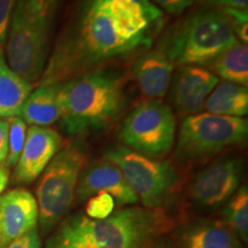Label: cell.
Segmentation results:
<instances>
[{
	"mask_svg": "<svg viewBox=\"0 0 248 248\" xmlns=\"http://www.w3.org/2000/svg\"><path fill=\"white\" fill-rule=\"evenodd\" d=\"M6 248H42L38 229L35 228L9 243Z\"/></svg>",
	"mask_w": 248,
	"mask_h": 248,
	"instance_id": "27",
	"label": "cell"
},
{
	"mask_svg": "<svg viewBox=\"0 0 248 248\" xmlns=\"http://www.w3.org/2000/svg\"><path fill=\"white\" fill-rule=\"evenodd\" d=\"M237 42L224 9H202L178 23L162 45L175 67H204Z\"/></svg>",
	"mask_w": 248,
	"mask_h": 248,
	"instance_id": "5",
	"label": "cell"
},
{
	"mask_svg": "<svg viewBox=\"0 0 248 248\" xmlns=\"http://www.w3.org/2000/svg\"><path fill=\"white\" fill-rule=\"evenodd\" d=\"M100 6L116 23L124 39L144 46L152 43L155 24L162 20V11L151 0H90Z\"/></svg>",
	"mask_w": 248,
	"mask_h": 248,
	"instance_id": "11",
	"label": "cell"
},
{
	"mask_svg": "<svg viewBox=\"0 0 248 248\" xmlns=\"http://www.w3.org/2000/svg\"><path fill=\"white\" fill-rule=\"evenodd\" d=\"M224 12L229 15L231 20L232 28H233L234 35L238 40L247 45L248 43V15L247 11L240 9L224 8Z\"/></svg>",
	"mask_w": 248,
	"mask_h": 248,
	"instance_id": "25",
	"label": "cell"
},
{
	"mask_svg": "<svg viewBox=\"0 0 248 248\" xmlns=\"http://www.w3.org/2000/svg\"><path fill=\"white\" fill-rule=\"evenodd\" d=\"M176 117L161 100L139 102L128 114L120 130L123 146L152 159L171 151L176 138Z\"/></svg>",
	"mask_w": 248,
	"mask_h": 248,
	"instance_id": "9",
	"label": "cell"
},
{
	"mask_svg": "<svg viewBox=\"0 0 248 248\" xmlns=\"http://www.w3.org/2000/svg\"><path fill=\"white\" fill-rule=\"evenodd\" d=\"M223 221L241 243L248 241V190L247 185H240L232 195L222 213Z\"/></svg>",
	"mask_w": 248,
	"mask_h": 248,
	"instance_id": "22",
	"label": "cell"
},
{
	"mask_svg": "<svg viewBox=\"0 0 248 248\" xmlns=\"http://www.w3.org/2000/svg\"><path fill=\"white\" fill-rule=\"evenodd\" d=\"M218 80V77L202 66L177 67L171 89V102L178 115L185 119L201 113L204 101Z\"/></svg>",
	"mask_w": 248,
	"mask_h": 248,
	"instance_id": "13",
	"label": "cell"
},
{
	"mask_svg": "<svg viewBox=\"0 0 248 248\" xmlns=\"http://www.w3.org/2000/svg\"><path fill=\"white\" fill-rule=\"evenodd\" d=\"M32 91V85L9 67L4 46L0 45V119L20 115L24 101Z\"/></svg>",
	"mask_w": 248,
	"mask_h": 248,
	"instance_id": "19",
	"label": "cell"
},
{
	"mask_svg": "<svg viewBox=\"0 0 248 248\" xmlns=\"http://www.w3.org/2000/svg\"><path fill=\"white\" fill-rule=\"evenodd\" d=\"M100 192L110 194L119 206L128 207L138 202L137 195L130 188L120 169L105 159L82 172L75 199L84 201Z\"/></svg>",
	"mask_w": 248,
	"mask_h": 248,
	"instance_id": "14",
	"label": "cell"
},
{
	"mask_svg": "<svg viewBox=\"0 0 248 248\" xmlns=\"http://www.w3.org/2000/svg\"><path fill=\"white\" fill-rule=\"evenodd\" d=\"M104 159L120 169L145 208L160 209L178 185V173L169 162L145 156L122 145L107 150Z\"/></svg>",
	"mask_w": 248,
	"mask_h": 248,
	"instance_id": "7",
	"label": "cell"
},
{
	"mask_svg": "<svg viewBox=\"0 0 248 248\" xmlns=\"http://www.w3.org/2000/svg\"><path fill=\"white\" fill-rule=\"evenodd\" d=\"M16 0H0V45L4 46L12 12Z\"/></svg>",
	"mask_w": 248,
	"mask_h": 248,
	"instance_id": "26",
	"label": "cell"
},
{
	"mask_svg": "<svg viewBox=\"0 0 248 248\" xmlns=\"http://www.w3.org/2000/svg\"><path fill=\"white\" fill-rule=\"evenodd\" d=\"M203 108L207 113L219 116H246L248 114L247 86L224 80L210 92Z\"/></svg>",
	"mask_w": 248,
	"mask_h": 248,
	"instance_id": "20",
	"label": "cell"
},
{
	"mask_svg": "<svg viewBox=\"0 0 248 248\" xmlns=\"http://www.w3.org/2000/svg\"><path fill=\"white\" fill-rule=\"evenodd\" d=\"M18 116L27 124L43 128H47L60 121L59 84L37 86L24 101Z\"/></svg>",
	"mask_w": 248,
	"mask_h": 248,
	"instance_id": "18",
	"label": "cell"
},
{
	"mask_svg": "<svg viewBox=\"0 0 248 248\" xmlns=\"http://www.w3.org/2000/svg\"><path fill=\"white\" fill-rule=\"evenodd\" d=\"M170 14H181L194 4L195 0H153Z\"/></svg>",
	"mask_w": 248,
	"mask_h": 248,
	"instance_id": "28",
	"label": "cell"
},
{
	"mask_svg": "<svg viewBox=\"0 0 248 248\" xmlns=\"http://www.w3.org/2000/svg\"><path fill=\"white\" fill-rule=\"evenodd\" d=\"M62 138L51 128L31 125L14 171V181L23 184L35 182L60 151Z\"/></svg>",
	"mask_w": 248,
	"mask_h": 248,
	"instance_id": "12",
	"label": "cell"
},
{
	"mask_svg": "<svg viewBox=\"0 0 248 248\" xmlns=\"http://www.w3.org/2000/svg\"><path fill=\"white\" fill-rule=\"evenodd\" d=\"M140 46L124 39L110 15L88 0L79 16L59 37L37 86L60 84L97 70L110 59Z\"/></svg>",
	"mask_w": 248,
	"mask_h": 248,
	"instance_id": "1",
	"label": "cell"
},
{
	"mask_svg": "<svg viewBox=\"0 0 248 248\" xmlns=\"http://www.w3.org/2000/svg\"><path fill=\"white\" fill-rule=\"evenodd\" d=\"M142 248H173V245L171 239L159 237L156 238V239L152 240L151 243H148L147 245H145Z\"/></svg>",
	"mask_w": 248,
	"mask_h": 248,
	"instance_id": "31",
	"label": "cell"
},
{
	"mask_svg": "<svg viewBox=\"0 0 248 248\" xmlns=\"http://www.w3.org/2000/svg\"><path fill=\"white\" fill-rule=\"evenodd\" d=\"M161 209L128 206L106 218L76 214L48 238L45 248H142L169 229Z\"/></svg>",
	"mask_w": 248,
	"mask_h": 248,
	"instance_id": "2",
	"label": "cell"
},
{
	"mask_svg": "<svg viewBox=\"0 0 248 248\" xmlns=\"http://www.w3.org/2000/svg\"><path fill=\"white\" fill-rule=\"evenodd\" d=\"M218 78L226 82L247 86L248 84V48L247 45L238 40L231 47L213 59L204 68Z\"/></svg>",
	"mask_w": 248,
	"mask_h": 248,
	"instance_id": "21",
	"label": "cell"
},
{
	"mask_svg": "<svg viewBox=\"0 0 248 248\" xmlns=\"http://www.w3.org/2000/svg\"><path fill=\"white\" fill-rule=\"evenodd\" d=\"M8 119H0V166L5 163L8 153Z\"/></svg>",
	"mask_w": 248,
	"mask_h": 248,
	"instance_id": "29",
	"label": "cell"
},
{
	"mask_svg": "<svg viewBox=\"0 0 248 248\" xmlns=\"http://www.w3.org/2000/svg\"><path fill=\"white\" fill-rule=\"evenodd\" d=\"M9 132H8V153L4 166L11 169L15 167L22 152L24 141L27 136V123L20 116H14L8 119Z\"/></svg>",
	"mask_w": 248,
	"mask_h": 248,
	"instance_id": "23",
	"label": "cell"
},
{
	"mask_svg": "<svg viewBox=\"0 0 248 248\" xmlns=\"http://www.w3.org/2000/svg\"><path fill=\"white\" fill-rule=\"evenodd\" d=\"M0 216L4 248L9 243L37 228L38 204L24 188H15L0 195Z\"/></svg>",
	"mask_w": 248,
	"mask_h": 248,
	"instance_id": "16",
	"label": "cell"
},
{
	"mask_svg": "<svg viewBox=\"0 0 248 248\" xmlns=\"http://www.w3.org/2000/svg\"><path fill=\"white\" fill-rule=\"evenodd\" d=\"M248 122L244 117L199 113L185 117L178 132L176 154L184 160H200L246 141Z\"/></svg>",
	"mask_w": 248,
	"mask_h": 248,
	"instance_id": "8",
	"label": "cell"
},
{
	"mask_svg": "<svg viewBox=\"0 0 248 248\" xmlns=\"http://www.w3.org/2000/svg\"><path fill=\"white\" fill-rule=\"evenodd\" d=\"M175 68L168 52L160 44L156 48L139 55L131 70L142 94L152 100H160L168 92Z\"/></svg>",
	"mask_w": 248,
	"mask_h": 248,
	"instance_id": "15",
	"label": "cell"
},
{
	"mask_svg": "<svg viewBox=\"0 0 248 248\" xmlns=\"http://www.w3.org/2000/svg\"><path fill=\"white\" fill-rule=\"evenodd\" d=\"M243 175L244 161L239 157L217 160L195 175L190 186L191 199L203 209L217 208L237 192Z\"/></svg>",
	"mask_w": 248,
	"mask_h": 248,
	"instance_id": "10",
	"label": "cell"
},
{
	"mask_svg": "<svg viewBox=\"0 0 248 248\" xmlns=\"http://www.w3.org/2000/svg\"><path fill=\"white\" fill-rule=\"evenodd\" d=\"M201 1L214 6H219L223 9L232 8L240 9V11H247L248 8V0H201Z\"/></svg>",
	"mask_w": 248,
	"mask_h": 248,
	"instance_id": "30",
	"label": "cell"
},
{
	"mask_svg": "<svg viewBox=\"0 0 248 248\" xmlns=\"http://www.w3.org/2000/svg\"><path fill=\"white\" fill-rule=\"evenodd\" d=\"M0 248H4V245H2V235H1V216H0Z\"/></svg>",
	"mask_w": 248,
	"mask_h": 248,
	"instance_id": "33",
	"label": "cell"
},
{
	"mask_svg": "<svg viewBox=\"0 0 248 248\" xmlns=\"http://www.w3.org/2000/svg\"><path fill=\"white\" fill-rule=\"evenodd\" d=\"M173 248H244L239 238L221 221H197L179 229Z\"/></svg>",
	"mask_w": 248,
	"mask_h": 248,
	"instance_id": "17",
	"label": "cell"
},
{
	"mask_svg": "<svg viewBox=\"0 0 248 248\" xmlns=\"http://www.w3.org/2000/svg\"><path fill=\"white\" fill-rule=\"evenodd\" d=\"M61 122L70 135L109 128L125 107V80L120 73L97 69L59 84Z\"/></svg>",
	"mask_w": 248,
	"mask_h": 248,
	"instance_id": "3",
	"label": "cell"
},
{
	"mask_svg": "<svg viewBox=\"0 0 248 248\" xmlns=\"http://www.w3.org/2000/svg\"><path fill=\"white\" fill-rule=\"evenodd\" d=\"M9 181V169L2 164L0 166V195L5 191L6 186L8 184Z\"/></svg>",
	"mask_w": 248,
	"mask_h": 248,
	"instance_id": "32",
	"label": "cell"
},
{
	"mask_svg": "<svg viewBox=\"0 0 248 248\" xmlns=\"http://www.w3.org/2000/svg\"><path fill=\"white\" fill-rule=\"evenodd\" d=\"M115 208V201L113 197L108 193H97L89 198L86 204V216L91 218H106L114 212Z\"/></svg>",
	"mask_w": 248,
	"mask_h": 248,
	"instance_id": "24",
	"label": "cell"
},
{
	"mask_svg": "<svg viewBox=\"0 0 248 248\" xmlns=\"http://www.w3.org/2000/svg\"><path fill=\"white\" fill-rule=\"evenodd\" d=\"M86 155L78 146L68 145L59 151L43 171L37 185L38 222L43 233L57 226L73 204Z\"/></svg>",
	"mask_w": 248,
	"mask_h": 248,
	"instance_id": "6",
	"label": "cell"
},
{
	"mask_svg": "<svg viewBox=\"0 0 248 248\" xmlns=\"http://www.w3.org/2000/svg\"><path fill=\"white\" fill-rule=\"evenodd\" d=\"M60 0H16L6 37L9 67L31 85L38 83L49 54Z\"/></svg>",
	"mask_w": 248,
	"mask_h": 248,
	"instance_id": "4",
	"label": "cell"
}]
</instances>
